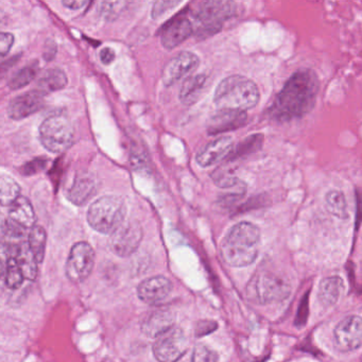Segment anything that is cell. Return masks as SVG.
<instances>
[{
    "instance_id": "21",
    "label": "cell",
    "mask_w": 362,
    "mask_h": 362,
    "mask_svg": "<svg viewBox=\"0 0 362 362\" xmlns=\"http://www.w3.org/2000/svg\"><path fill=\"white\" fill-rule=\"evenodd\" d=\"M344 292V281L340 276H328L319 285V298L326 307L334 306Z\"/></svg>"
},
{
    "instance_id": "12",
    "label": "cell",
    "mask_w": 362,
    "mask_h": 362,
    "mask_svg": "<svg viewBox=\"0 0 362 362\" xmlns=\"http://www.w3.org/2000/svg\"><path fill=\"white\" fill-rule=\"evenodd\" d=\"M200 64V59L192 52H182L171 58L162 71V81L166 86H173L180 80L190 77Z\"/></svg>"
},
{
    "instance_id": "37",
    "label": "cell",
    "mask_w": 362,
    "mask_h": 362,
    "mask_svg": "<svg viewBox=\"0 0 362 362\" xmlns=\"http://www.w3.org/2000/svg\"><path fill=\"white\" fill-rule=\"evenodd\" d=\"M57 54V46L56 43L54 41H48L47 44H46L45 49H44V58L46 59V61L52 60L56 56Z\"/></svg>"
},
{
    "instance_id": "6",
    "label": "cell",
    "mask_w": 362,
    "mask_h": 362,
    "mask_svg": "<svg viewBox=\"0 0 362 362\" xmlns=\"http://www.w3.org/2000/svg\"><path fill=\"white\" fill-rule=\"evenodd\" d=\"M236 5L232 1L211 0L201 3L194 16V35L199 40L217 35L224 23L234 16Z\"/></svg>"
},
{
    "instance_id": "7",
    "label": "cell",
    "mask_w": 362,
    "mask_h": 362,
    "mask_svg": "<svg viewBox=\"0 0 362 362\" xmlns=\"http://www.w3.org/2000/svg\"><path fill=\"white\" fill-rule=\"evenodd\" d=\"M39 135L40 141L47 151L63 153L73 146L75 129L66 114L57 113L42 122Z\"/></svg>"
},
{
    "instance_id": "11",
    "label": "cell",
    "mask_w": 362,
    "mask_h": 362,
    "mask_svg": "<svg viewBox=\"0 0 362 362\" xmlns=\"http://www.w3.org/2000/svg\"><path fill=\"white\" fill-rule=\"evenodd\" d=\"M334 345L349 353L362 346V317L351 315L341 320L334 329Z\"/></svg>"
},
{
    "instance_id": "3",
    "label": "cell",
    "mask_w": 362,
    "mask_h": 362,
    "mask_svg": "<svg viewBox=\"0 0 362 362\" xmlns=\"http://www.w3.org/2000/svg\"><path fill=\"white\" fill-rule=\"evenodd\" d=\"M260 93L255 82L240 75L230 76L220 82L214 103L219 110L247 112L259 103Z\"/></svg>"
},
{
    "instance_id": "30",
    "label": "cell",
    "mask_w": 362,
    "mask_h": 362,
    "mask_svg": "<svg viewBox=\"0 0 362 362\" xmlns=\"http://www.w3.org/2000/svg\"><path fill=\"white\" fill-rule=\"evenodd\" d=\"M219 356L211 347L204 344H198L192 353V362H218Z\"/></svg>"
},
{
    "instance_id": "27",
    "label": "cell",
    "mask_w": 362,
    "mask_h": 362,
    "mask_svg": "<svg viewBox=\"0 0 362 362\" xmlns=\"http://www.w3.org/2000/svg\"><path fill=\"white\" fill-rule=\"evenodd\" d=\"M264 144V135L254 134L245 139V141H241L235 149L232 150L230 156L226 158L228 162H234L238 158H245L249 154L254 153L262 148Z\"/></svg>"
},
{
    "instance_id": "29",
    "label": "cell",
    "mask_w": 362,
    "mask_h": 362,
    "mask_svg": "<svg viewBox=\"0 0 362 362\" xmlns=\"http://www.w3.org/2000/svg\"><path fill=\"white\" fill-rule=\"evenodd\" d=\"M25 279H26L18 259L13 256H7L5 267V281L7 287L11 290L18 289Z\"/></svg>"
},
{
    "instance_id": "23",
    "label": "cell",
    "mask_w": 362,
    "mask_h": 362,
    "mask_svg": "<svg viewBox=\"0 0 362 362\" xmlns=\"http://www.w3.org/2000/svg\"><path fill=\"white\" fill-rule=\"evenodd\" d=\"M69 83L66 74L60 69H48L43 74L37 84V90L40 94L45 95L62 90Z\"/></svg>"
},
{
    "instance_id": "19",
    "label": "cell",
    "mask_w": 362,
    "mask_h": 362,
    "mask_svg": "<svg viewBox=\"0 0 362 362\" xmlns=\"http://www.w3.org/2000/svg\"><path fill=\"white\" fill-rule=\"evenodd\" d=\"M9 219L25 230L35 228L37 216L30 200L26 197L21 196L11 206H9Z\"/></svg>"
},
{
    "instance_id": "2",
    "label": "cell",
    "mask_w": 362,
    "mask_h": 362,
    "mask_svg": "<svg viewBox=\"0 0 362 362\" xmlns=\"http://www.w3.org/2000/svg\"><path fill=\"white\" fill-rule=\"evenodd\" d=\"M260 230L251 222L235 224L222 240L220 255L226 264L235 268L250 266L258 256Z\"/></svg>"
},
{
    "instance_id": "18",
    "label": "cell",
    "mask_w": 362,
    "mask_h": 362,
    "mask_svg": "<svg viewBox=\"0 0 362 362\" xmlns=\"http://www.w3.org/2000/svg\"><path fill=\"white\" fill-rule=\"evenodd\" d=\"M175 327V315L168 309L150 313L141 324V332L149 338L158 339Z\"/></svg>"
},
{
    "instance_id": "32",
    "label": "cell",
    "mask_w": 362,
    "mask_h": 362,
    "mask_svg": "<svg viewBox=\"0 0 362 362\" xmlns=\"http://www.w3.org/2000/svg\"><path fill=\"white\" fill-rule=\"evenodd\" d=\"M124 6H127V3H119V1L103 3L100 5V12L105 18L112 20V18L119 16L120 11L124 9Z\"/></svg>"
},
{
    "instance_id": "28",
    "label": "cell",
    "mask_w": 362,
    "mask_h": 362,
    "mask_svg": "<svg viewBox=\"0 0 362 362\" xmlns=\"http://www.w3.org/2000/svg\"><path fill=\"white\" fill-rule=\"evenodd\" d=\"M21 197V187L10 175H3L0 179V200L4 206H11Z\"/></svg>"
},
{
    "instance_id": "36",
    "label": "cell",
    "mask_w": 362,
    "mask_h": 362,
    "mask_svg": "<svg viewBox=\"0 0 362 362\" xmlns=\"http://www.w3.org/2000/svg\"><path fill=\"white\" fill-rule=\"evenodd\" d=\"M115 52L111 48L105 47L103 48L100 52V60L103 64L109 65L115 60Z\"/></svg>"
},
{
    "instance_id": "17",
    "label": "cell",
    "mask_w": 362,
    "mask_h": 362,
    "mask_svg": "<svg viewBox=\"0 0 362 362\" xmlns=\"http://www.w3.org/2000/svg\"><path fill=\"white\" fill-rule=\"evenodd\" d=\"M44 96L37 90L16 96L8 105V115L13 120H23L39 112L44 107Z\"/></svg>"
},
{
    "instance_id": "16",
    "label": "cell",
    "mask_w": 362,
    "mask_h": 362,
    "mask_svg": "<svg viewBox=\"0 0 362 362\" xmlns=\"http://www.w3.org/2000/svg\"><path fill=\"white\" fill-rule=\"evenodd\" d=\"M234 147L232 137H218L215 141L207 144L196 156V162L199 166L206 168L221 162L228 158Z\"/></svg>"
},
{
    "instance_id": "22",
    "label": "cell",
    "mask_w": 362,
    "mask_h": 362,
    "mask_svg": "<svg viewBox=\"0 0 362 362\" xmlns=\"http://www.w3.org/2000/svg\"><path fill=\"white\" fill-rule=\"evenodd\" d=\"M207 77L203 74L190 76L182 84L179 98L185 105H192L200 99L206 86Z\"/></svg>"
},
{
    "instance_id": "20",
    "label": "cell",
    "mask_w": 362,
    "mask_h": 362,
    "mask_svg": "<svg viewBox=\"0 0 362 362\" xmlns=\"http://www.w3.org/2000/svg\"><path fill=\"white\" fill-rule=\"evenodd\" d=\"M96 192V183L92 177L88 175H79L76 177L71 187L69 188L67 198L77 206L86 204Z\"/></svg>"
},
{
    "instance_id": "33",
    "label": "cell",
    "mask_w": 362,
    "mask_h": 362,
    "mask_svg": "<svg viewBox=\"0 0 362 362\" xmlns=\"http://www.w3.org/2000/svg\"><path fill=\"white\" fill-rule=\"evenodd\" d=\"M217 328V322L211 321V320H202V321H199L198 323L196 324L194 334H196V337H198V338H201V337L207 336V334L215 332Z\"/></svg>"
},
{
    "instance_id": "38",
    "label": "cell",
    "mask_w": 362,
    "mask_h": 362,
    "mask_svg": "<svg viewBox=\"0 0 362 362\" xmlns=\"http://www.w3.org/2000/svg\"><path fill=\"white\" fill-rule=\"evenodd\" d=\"M62 5L71 10H79L88 5V3L83 0H64L62 1Z\"/></svg>"
},
{
    "instance_id": "10",
    "label": "cell",
    "mask_w": 362,
    "mask_h": 362,
    "mask_svg": "<svg viewBox=\"0 0 362 362\" xmlns=\"http://www.w3.org/2000/svg\"><path fill=\"white\" fill-rule=\"evenodd\" d=\"M143 237V228L139 222L124 221V223L111 235L110 249L119 257H129L137 251Z\"/></svg>"
},
{
    "instance_id": "4",
    "label": "cell",
    "mask_w": 362,
    "mask_h": 362,
    "mask_svg": "<svg viewBox=\"0 0 362 362\" xmlns=\"http://www.w3.org/2000/svg\"><path fill=\"white\" fill-rule=\"evenodd\" d=\"M291 294V285L281 275L271 271L255 273L245 287L247 300L254 304L270 305L283 302Z\"/></svg>"
},
{
    "instance_id": "15",
    "label": "cell",
    "mask_w": 362,
    "mask_h": 362,
    "mask_svg": "<svg viewBox=\"0 0 362 362\" xmlns=\"http://www.w3.org/2000/svg\"><path fill=\"white\" fill-rule=\"evenodd\" d=\"M194 35L192 21L186 16H177L165 25L160 33V42L165 49L173 50Z\"/></svg>"
},
{
    "instance_id": "9",
    "label": "cell",
    "mask_w": 362,
    "mask_h": 362,
    "mask_svg": "<svg viewBox=\"0 0 362 362\" xmlns=\"http://www.w3.org/2000/svg\"><path fill=\"white\" fill-rule=\"evenodd\" d=\"M188 349V340L183 329L173 327L154 342L152 351L158 362H177Z\"/></svg>"
},
{
    "instance_id": "1",
    "label": "cell",
    "mask_w": 362,
    "mask_h": 362,
    "mask_svg": "<svg viewBox=\"0 0 362 362\" xmlns=\"http://www.w3.org/2000/svg\"><path fill=\"white\" fill-rule=\"evenodd\" d=\"M319 78L315 71L300 69L286 82L268 109L269 118L276 122L300 119L310 113L319 94Z\"/></svg>"
},
{
    "instance_id": "13",
    "label": "cell",
    "mask_w": 362,
    "mask_h": 362,
    "mask_svg": "<svg viewBox=\"0 0 362 362\" xmlns=\"http://www.w3.org/2000/svg\"><path fill=\"white\" fill-rule=\"evenodd\" d=\"M173 286L170 279L163 275L149 277L139 284L137 287V296L146 304L158 305L169 298L173 292Z\"/></svg>"
},
{
    "instance_id": "8",
    "label": "cell",
    "mask_w": 362,
    "mask_h": 362,
    "mask_svg": "<svg viewBox=\"0 0 362 362\" xmlns=\"http://www.w3.org/2000/svg\"><path fill=\"white\" fill-rule=\"evenodd\" d=\"M95 251L86 241H80L71 247L65 264V274L71 283L80 284L92 274L95 267Z\"/></svg>"
},
{
    "instance_id": "14",
    "label": "cell",
    "mask_w": 362,
    "mask_h": 362,
    "mask_svg": "<svg viewBox=\"0 0 362 362\" xmlns=\"http://www.w3.org/2000/svg\"><path fill=\"white\" fill-rule=\"evenodd\" d=\"M247 112L219 110L214 114L206 124L207 133L211 136L238 130L247 124Z\"/></svg>"
},
{
    "instance_id": "26",
    "label": "cell",
    "mask_w": 362,
    "mask_h": 362,
    "mask_svg": "<svg viewBox=\"0 0 362 362\" xmlns=\"http://www.w3.org/2000/svg\"><path fill=\"white\" fill-rule=\"evenodd\" d=\"M39 69V63L37 61L29 63V64L21 69L20 71H16L12 76L11 79L8 82V86L12 90H18L25 88V86L30 84L35 80V78L37 77Z\"/></svg>"
},
{
    "instance_id": "24",
    "label": "cell",
    "mask_w": 362,
    "mask_h": 362,
    "mask_svg": "<svg viewBox=\"0 0 362 362\" xmlns=\"http://www.w3.org/2000/svg\"><path fill=\"white\" fill-rule=\"evenodd\" d=\"M27 240L37 264H42L45 258L46 243H47L46 230L42 226H35V228H31Z\"/></svg>"
},
{
    "instance_id": "31",
    "label": "cell",
    "mask_w": 362,
    "mask_h": 362,
    "mask_svg": "<svg viewBox=\"0 0 362 362\" xmlns=\"http://www.w3.org/2000/svg\"><path fill=\"white\" fill-rule=\"evenodd\" d=\"M49 160L46 158H37L35 160H30L23 167V175H33L37 173H41L42 170L47 167Z\"/></svg>"
},
{
    "instance_id": "5",
    "label": "cell",
    "mask_w": 362,
    "mask_h": 362,
    "mask_svg": "<svg viewBox=\"0 0 362 362\" xmlns=\"http://www.w3.org/2000/svg\"><path fill=\"white\" fill-rule=\"evenodd\" d=\"M126 203L119 197L105 196L97 199L88 211V222L96 232L111 236L126 219Z\"/></svg>"
},
{
    "instance_id": "35",
    "label": "cell",
    "mask_w": 362,
    "mask_h": 362,
    "mask_svg": "<svg viewBox=\"0 0 362 362\" xmlns=\"http://www.w3.org/2000/svg\"><path fill=\"white\" fill-rule=\"evenodd\" d=\"M14 44V35L12 33H3L0 35V54L6 57L11 50Z\"/></svg>"
},
{
    "instance_id": "25",
    "label": "cell",
    "mask_w": 362,
    "mask_h": 362,
    "mask_svg": "<svg viewBox=\"0 0 362 362\" xmlns=\"http://www.w3.org/2000/svg\"><path fill=\"white\" fill-rule=\"evenodd\" d=\"M326 207L332 215L347 219L349 218V204H347L345 194L341 190H330L325 196Z\"/></svg>"
},
{
    "instance_id": "34",
    "label": "cell",
    "mask_w": 362,
    "mask_h": 362,
    "mask_svg": "<svg viewBox=\"0 0 362 362\" xmlns=\"http://www.w3.org/2000/svg\"><path fill=\"white\" fill-rule=\"evenodd\" d=\"M179 4V1H156L152 8V18H158L160 16H164L169 10L177 7Z\"/></svg>"
}]
</instances>
